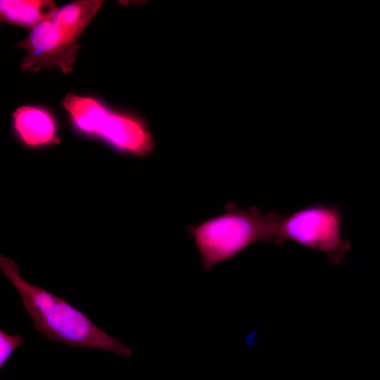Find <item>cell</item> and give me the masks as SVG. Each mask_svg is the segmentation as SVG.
<instances>
[{
  "mask_svg": "<svg viewBox=\"0 0 380 380\" xmlns=\"http://www.w3.org/2000/svg\"><path fill=\"white\" fill-rule=\"evenodd\" d=\"M0 267L20 295L33 327L46 339L74 348L110 351L126 358L131 356L128 347L99 329L80 310L25 281L13 260L1 255Z\"/></svg>",
  "mask_w": 380,
  "mask_h": 380,
  "instance_id": "6da1fadb",
  "label": "cell"
},
{
  "mask_svg": "<svg viewBox=\"0 0 380 380\" xmlns=\"http://www.w3.org/2000/svg\"><path fill=\"white\" fill-rule=\"evenodd\" d=\"M282 217L274 212L262 213L255 206L243 210L232 201L224 205V213L188 226L186 231L198 250L203 268L208 271L254 243L279 244L277 226Z\"/></svg>",
  "mask_w": 380,
  "mask_h": 380,
  "instance_id": "7a4b0ae2",
  "label": "cell"
},
{
  "mask_svg": "<svg viewBox=\"0 0 380 380\" xmlns=\"http://www.w3.org/2000/svg\"><path fill=\"white\" fill-rule=\"evenodd\" d=\"M62 106L77 129L105 140L123 153L144 157L153 151V137L137 116L110 111L92 98L72 93L63 99Z\"/></svg>",
  "mask_w": 380,
  "mask_h": 380,
  "instance_id": "3957f363",
  "label": "cell"
},
{
  "mask_svg": "<svg viewBox=\"0 0 380 380\" xmlns=\"http://www.w3.org/2000/svg\"><path fill=\"white\" fill-rule=\"evenodd\" d=\"M343 213L332 204H314L282 217L278 222L279 243L291 240L328 255L338 263L350 249L341 229Z\"/></svg>",
  "mask_w": 380,
  "mask_h": 380,
  "instance_id": "277c9868",
  "label": "cell"
},
{
  "mask_svg": "<svg viewBox=\"0 0 380 380\" xmlns=\"http://www.w3.org/2000/svg\"><path fill=\"white\" fill-rule=\"evenodd\" d=\"M16 47L27 52L21 64L23 70L37 72L59 68L67 74L72 70L80 44L50 20L32 29Z\"/></svg>",
  "mask_w": 380,
  "mask_h": 380,
  "instance_id": "5b68a950",
  "label": "cell"
},
{
  "mask_svg": "<svg viewBox=\"0 0 380 380\" xmlns=\"http://www.w3.org/2000/svg\"><path fill=\"white\" fill-rule=\"evenodd\" d=\"M13 118L14 129L26 145L37 147L60 141L57 137L56 122L47 111L25 106L16 109Z\"/></svg>",
  "mask_w": 380,
  "mask_h": 380,
  "instance_id": "8992f818",
  "label": "cell"
},
{
  "mask_svg": "<svg viewBox=\"0 0 380 380\" xmlns=\"http://www.w3.org/2000/svg\"><path fill=\"white\" fill-rule=\"evenodd\" d=\"M58 8L50 0H1V21L28 29L52 19Z\"/></svg>",
  "mask_w": 380,
  "mask_h": 380,
  "instance_id": "52a82bcc",
  "label": "cell"
},
{
  "mask_svg": "<svg viewBox=\"0 0 380 380\" xmlns=\"http://www.w3.org/2000/svg\"><path fill=\"white\" fill-rule=\"evenodd\" d=\"M103 2L100 0L76 1L58 8L51 20L68 36L77 40Z\"/></svg>",
  "mask_w": 380,
  "mask_h": 380,
  "instance_id": "ba28073f",
  "label": "cell"
},
{
  "mask_svg": "<svg viewBox=\"0 0 380 380\" xmlns=\"http://www.w3.org/2000/svg\"><path fill=\"white\" fill-rule=\"evenodd\" d=\"M25 342L23 336L17 334L11 336L0 329V368L10 358L15 350Z\"/></svg>",
  "mask_w": 380,
  "mask_h": 380,
  "instance_id": "9c48e42d",
  "label": "cell"
}]
</instances>
